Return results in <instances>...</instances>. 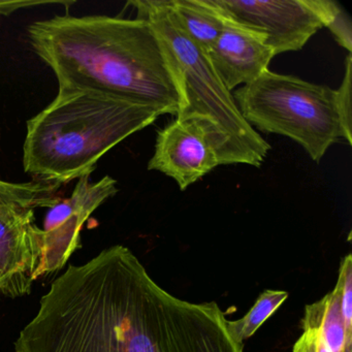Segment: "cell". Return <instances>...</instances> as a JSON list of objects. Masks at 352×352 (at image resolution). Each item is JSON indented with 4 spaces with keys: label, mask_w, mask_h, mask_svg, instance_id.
<instances>
[{
    "label": "cell",
    "mask_w": 352,
    "mask_h": 352,
    "mask_svg": "<svg viewBox=\"0 0 352 352\" xmlns=\"http://www.w3.org/2000/svg\"><path fill=\"white\" fill-rule=\"evenodd\" d=\"M287 298L288 292L283 290H265L244 317L238 320H228V329L234 339L243 344L252 337Z\"/></svg>",
    "instance_id": "13"
},
{
    "label": "cell",
    "mask_w": 352,
    "mask_h": 352,
    "mask_svg": "<svg viewBox=\"0 0 352 352\" xmlns=\"http://www.w3.org/2000/svg\"><path fill=\"white\" fill-rule=\"evenodd\" d=\"M166 114L148 102L59 89L55 100L28 121L24 170L36 182L67 184L91 174L107 152Z\"/></svg>",
    "instance_id": "2"
},
{
    "label": "cell",
    "mask_w": 352,
    "mask_h": 352,
    "mask_svg": "<svg viewBox=\"0 0 352 352\" xmlns=\"http://www.w3.org/2000/svg\"><path fill=\"white\" fill-rule=\"evenodd\" d=\"M337 284L341 289L340 306L346 335L352 339V256L350 253L342 259Z\"/></svg>",
    "instance_id": "15"
},
{
    "label": "cell",
    "mask_w": 352,
    "mask_h": 352,
    "mask_svg": "<svg viewBox=\"0 0 352 352\" xmlns=\"http://www.w3.org/2000/svg\"><path fill=\"white\" fill-rule=\"evenodd\" d=\"M232 96L253 129L290 138L315 162L342 138L335 90L329 86L267 69Z\"/></svg>",
    "instance_id": "4"
},
{
    "label": "cell",
    "mask_w": 352,
    "mask_h": 352,
    "mask_svg": "<svg viewBox=\"0 0 352 352\" xmlns=\"http://www.w3.org/2000/svg\"><path fill=\"white\" fill-rule=\"evenodd\" d=\"M327 28L333 34L336 42L342 48L346 49L350 54L352 51V23L349 15L343 8H340Z\"/></svg>",
    "instance_id": "16"
},
{
    "label": "cell",
    "mask_w": 352,
    "mask_h": 352,
    "mask_svg": "<svg viewBox=\"0 0 352 352\" xmlns=\"http://www.w3.org/2000/svg\"><path fill=\"white\" fill-rule=\"evenodd\" d=\"M223 18V30L206 54L222 83L232 92L269 69L275 54L267 46L265 34Z\"/></svg>",
    "instance_id": "9"
},
{
    "label": "cell",
    "mask_w": 352,
    "mask_h": 352,
    "mask_svg": "<svg viewBox=\"0 0 352 352\" xmlns=\"http://www.w3.org/2000/svg\"><path fill=\"white\" fill-rule=\"evenodd\" d=\"M340 300L341 289L336 284L333 292L320 300L307 305L302 329H317L331 352H352V339L346 335Z\"/></svg>",
    "instance_id": "11"
},
{
    "label": "cell",
    "mask_w": 352,
    "mask_h": 352,
    "mask_svg": "<svg viewBox=\"0 0 352 352\" xmlns=\"http://www.w3.org/2000/svg\"><path fill=\"white\" fill-rule=\"evenodd\" d=\"M220 166L217 151L201 121H174L158 131L148 170H158L185 190Z\"/></svg>",
    "instance_id": "8"
},
{
    "label": "cell",
    "mask_w": 352,
    "mask_h": 352,
    "mask_svg": "<svg viewBox=\"0 0 352 352\" xmlns=\"http://www.w3.org/2000/svg\"><path fill=\"white\" fill-rule=\"evenodd\" d=\"M44 252V232L34 209L0 205V294L17 298L32 292Z\"/></svg>",
    "instance_id": "7"
},
{
    "label": "cell",
    "mask_w": 352,
    "mask_h": 352,
    "mask_svg": "<svg viewBox=\"0 0 352 352\" xmlns=\"http://www.w3.org/2000/svg\"><path fill=\"white\" fill-rule=\"evenodd\" d=\"M292 352H331L317 329H304Z\"/></svg>",
    "instance_id": "17"
},
{
    "label": "cell",
    "mask_w": 352,
    "mask_h": 352,
    "mask_svg": "<svg viewBox=\"0 0 352 352\" xmlns=\"http://www.w3.org/2000/svg\"><path fill=\"white\" fill-rule=\"evenodd\" d=\"M60 185L32 182L12 183L0 180V205H20L38 209L58 203L56 193Z\"/></svg>",
    "instance_id": "12"
},
{
    "label": "cell",
    "mask_w": 352,
    "mask_h": 352,
    "mask_svg": "<svg viewBox=\"0 0 352 352\" xmlns=\"http://www.w3.org/2000/svg\"><path fill=\"white\" fill-rule=\"evenodd\" d=\"M187 36L206 53L223 30L224 18L208 0H168Z\"/></svg>",
    "instance_id": "10"
},
{
    "label": "cell",
    "mask_w": 352,
    "mask_h": 352,
    "mask_svg": "<svg viewBox=\"0 0 352 352\" xmlns=\"http://www.w3.org/2000/svg\"><path fill=\"white\" fill-rule=\"evenodd\" d=\"M90 175L78 179L71 197L50 208L44 222V252L38 277L58 271L80 246V232L86 220L107 199L118 192L117 181L104 176L90 182Z\"/></svg>",
    "instance_id": "6"
},
{
    "label": "cell",
    "mask_w": 352,
    "mask_h": 352,
    "mask_svg": "<svg viewBox=\"0 0 352 352\" xmlns=\"http://www.w3.org/2000/svg\"><path fill=\"white\" fill-rule=\"evenodd\" d=\"M352 57L348 55L345 63V75L341 86L335 90V107L341 127L342 138L352 144L351 122Z\"/></svg>",
    "instance_id": "14"
},
{
    "label": "cell",
    "mask_w": 352,
    "mask_h": 352,
    "mask_svg": "<svg viewBox=\"0 0 352 352\" xmlns=\"http://www.w3.org/2000/svg\"><path fill=\"white\" fill-rule=\"evenodd\" d=\"M232 21L261 32L278 55L302 50L341 6L333 0H208Z\"/></svg>",
    "instance_id": "5"
},
{
    "label": "cell",
    "mask_w": 352,
    "mask_h": 352,
    "mask_svg": "<svg viewBox=\"0 0 352 352\" xmlns=\"http://www.w3.org/2000/svg\"><path fill=\"white\" fill-rule=\"evenodd\" d=\"M129 5L137 10L138 19L151 24L174 63L181 98L176 119L204 123L220 166L261 168L271 145L245 120L205 51L183 32L168 0H135Z\"/></svg>",
    "instance_id": "3"
},
{
    "label": "cell",
    "mask_w": 352,
    "mask_h": 352,
    "mask_svg": "<svg viewBox=\"0 0 352 352\" xmlns=\"http://www.w3.org/2000/svg\"><path fill=\"white\" fill-rule=\"evenodd\" d=\"M48 5L47 1H0V15L9 16L19 9Z\"/></svg>",
    "instance_id": "18"
},
{
    "label": "cell",
    "mask_w": 352,
    "mask_h": 352,
    "mask_svg": "<svg viewBox=\"0 0 352 352\" xmlns=\"http://www.w3.org/2000/svg\"><path fill=\"white\" fill-rule=\"evenodd\" d=\"M34 52L56 76L59 89L90 90L178 114L174 63L149 22L109 16H55L28 28Z\"/></svg>",
    "instance_id": "1"
}]
</instances>
